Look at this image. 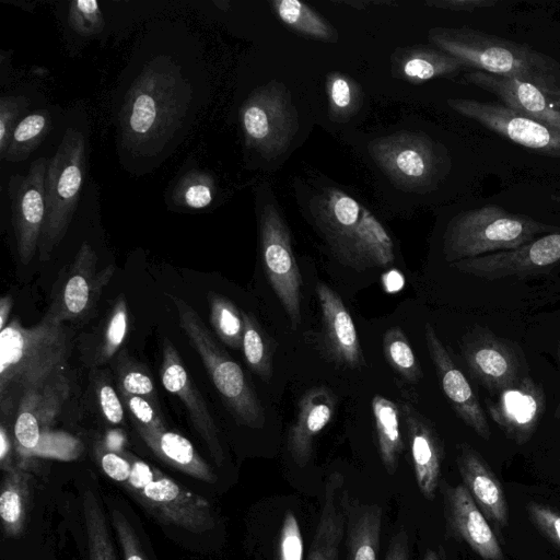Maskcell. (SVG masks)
Segmentation results:
<instances>
[{
  "instance_id": "56",
  "label": "cell",
  "mask_w": 560,
  "mask_h": 560,
  "mask_svg": "<svg viewBox=\"0 0 560 560\" xmlns=\"http://www.w3.org/2000/svg\"><path fill=\"white\" fill-rule=\"evenodd\" d=\"M551 198H552V200H555L557 202H560V195L559 196H552Z\"/></svg>"
},
{
  "instance_id": "27",
  "label": "cell",
  "mask_w": 560,
  "mask_h": 560,
  "mask_svg": "<svg viewBox=\"0 0 560 560\" xmlns=\"http://www.w3.org/2000/svg\"><path fill=\"white\" fill-rule=\"evenodd\" d=\"M346 513L348 560H377L382 520V508L376 503H360L342 492Z\"/></svg>"
},
{
  "instance_id": "16",
  "label": "cell",
  "mask_w": 560,
  "mask_h": 560,
  "mask_svg": "<svg viewBox=\"0 0 560 560\" xmlns=\"http://www.w3.org/2000/svg\"><path fill=\"white\" fill-rule=\"evenodd\" d=\"M370 153L384 172L404 186L428 184L439 170L434 143L424 135L401 132L375 139Z\"/></svg>"
},
{
  "instance_id": "9",
  "label": "cell",
  "mask_w": 560,
  "mask_h": 560,
  "mask_svg": "<svg viewBox=\"0 0 560 560\" xmlns=\"http://www.w3.org/2000/svg\"><path fill=\"white\" fill-rule=\"evenodd\" d=\"M259 245L268 281L291 327L296 329L302 320L303 280L294 257L290 231L273 203L265 205L260 211Z\"/></svg>"
},
{
  "instance_id": "37",
  "label": "cell",
  "mask_w": 560,
  "mask_h": 560,
  "mask_svg": "<svg viewBox=\"0 0 560 560\" xmlns=\"http://www.w3.org/2000/svg\"><path fill=\"white\" fill-rule=\"evenodd\" d=\"M383 350L389 365L408 383H418L422 372L400 327L388 328L383 337Z\"/></svg>"
},
{
  "instance_id": "48",
  "label": "cell",
  "mask_w": 560,
  "mask_h": 560,
  "mask_svg": "<svg viewBox=\"0 0 560 560\" xmlns=\"http://www.w3.org/2000/svg\"><path fill=\"white\" fill-rule=\"evenodd\" d=\"M110 514L125 560H145L136 533L125 515L114 508H112Z\"/></svg>"
},
{
  "instance_id": "18",
  "label": "cell",
  "mask_w": 560,
  "mask_h": 560,
  "mask_svg": "<svg viewBox=\"0 0 560 560\" xmlns=\"http://www.w3.org/2000/svg\"><path fill=\"white\" fill-rule=\"evenodd\" d=\"M160 376L164 388L184 404L192 427L206 443L215 464L221 466L224 452L215 422L176 347L168 338L163 340Z\"/></svg>"
},
{
  "instance_id": "42",
  "label": "cell",
  "mask_w": 560,
  "mask_h": 560,
  "mask_svg": "<svg viewBox=\"0 0 560 560\" xmlns=\"http://www.w3.org/2000/svg\"><path fill=\"white\" fill-rule=\"evenodd\" d=\"M214 196V182L212 177L202 172H190L177 184L174 190V199L177 203L191 209L208 207Z\"/></svg>"
},
{
  "instance_id": "28",
  "label": "cell",
  "mask_w": 560,
  "mask_h": 560,
  "mask_svg": "<svg viewBox=\"0 0 560 560\" xmlns=\"http://www.w3.org/2000/svg\"><path fill=\"white\" fill-rule=\"evenodd\" d=\"M138 432L152 452L168 465L205 482H215L211 467L185 436L167 429Z\"/></svg>"
},
{
  "instance_id": "4",
  "label": "cell",
  "mask_w": 560,
  "mask_h": 560,
  "mask_svg": "<svg viewBox=\"0 0 560 560\" xmlns=\"http://www.w3.org/2000/svg\"><path fill=\"white\" fill-rule=\"evenodd\" d=\"M312 215L331 254L357 271L394 262V243L376 217L350 195L326 188L312 201Z\"/></svg>"
},
{
  "instance_id": "55",
  "label": "cell",
  "mask_w": 560,
  "mask_h": 560,
  "mask_svg": "<svg viewBox=\"0 0 560 560\" xmlns=\"http://www.w3.org/2000/svg\"><path fill=\"white\" fill-rule=\"evenodd\" d=\"M557 360H558L559 370H560V336H559L558 343H557ZM553 416H555V419L560 420V386H559L558 400H557Z\"/></svg>"
},
{
  "instance_id": "22",
  "label": "cell",
  "mask_w": 560,
  "mask_h": 560,
  "mask_svg": "<svg viewBox=\"0 0 560 560\" xmlns=\"http://www.w3.org/2000/svg\"><path fill=\"white\" fill-rule=\"evenodd\" d=\"M465 81L503 102L512 109L560 130V98L549 95L536 85L513 78L471 70Z\"/></svg>"
},
{
  "instance_id": "49",
  "label": "cell",
  "mask_w": 560,
  "mask_h": 560,
  "mask_svg": "<svg viewBox=\"0 0 560 560\" xmlns=\"http://www.w3.org/2000/svg\"><path fill=\"white\" fill-rule=\"evenodd\" d=\"M97 399L106 420L113 424H119L124 419V409L114 387L106 382L100 384L97 387Z\"/></svg>"
},
{
  "instance_id": "41",
  "label": "cell",
  "mask_w": 560,
  "mask_h": 560,
  "mask_svg": "<svg viewBox=\"0 0 560 560\" xmlns=\"http://www.w3.org/2000/svg\"><path fill=\"white\" fill-rule=\"evenodd\" d=\"M83 451L82 442L75 436L62 432L44 430L34 448L25 452L23 457H44L58 460H73Z\"/></svg>"
},
{
  "instance_id": "30",
  "label": "cell",
  "mask_w": 560,
  "mask_h": 560,
  "mask_svg": "<svg viewBox=\"0 0 560 560\" xmlns=\"http://www.w3.org/2000/svg\"><path fill=\"white\" fill-rule=\"evenodd\" d=\"M372 412L375 421L380 457L386 471L393 475L397 470L398 460L404 451V442L399 429V408L390 399L382 395H374Z\"/></svg>"
},
{
  "instance_id": "8",
  "label": "cell",
  "mask_w": 560,
  "mask_h": 560,
  "mask_svg": "<svg viewBox=\"0 0 560 560\" xmlns=\"http://www.w3.org/2000/svg\"><path fill=\"white\" fill-rule=\"evenodd\" d=\"M130 466L116 481L162 522L201 534L214 527L210 503L145 462L127 455Z\"/></svg>"
},
{
  "instance_id": "26",
  "label": "cell",
  "mask_w": 560,
  "mask_h": 560,
  "mask_svg": "<svg viewBox=\"0 0 560 560\" xmlns=\"http://www.w3.org/2000/svg\"><path fill=\"white\" fill-rule=\"evenodd\" d=\"M343 477L332 472L325 482L322 512L307 560H338L346 532V513L340 497Z\"/></svg>"
},
{
  "instance_id": "1",
  "label": "cell",
  "mask_w": 560,
  "mask_h": 560,
  "mask_svg": "<svg viewBox=\"0 0 560 560\" xmlns=\"http://www.w3.org/2000/svg\"><path fill=\"white\" fill-rule=\"evenodd\" d=\"M72 332L44 317L33 327L18 318L0 331V410L16 417L20 407L46 395H70Z\"/></svg>"
},
{
  "instance_id": "53",
  "label": "cell",
  "mask_w": 560,
  "mask_h": 560,
  "mask_svg": "<svg viewBox=\"0 0 560 560\" xmlns=\"http://www.w3.org/2000/svg\"><path fill=\"white\" fill-rule=\"evenodd\" d=\"M13 299L10 294L0 299V329L2 330L9 324V315L12 310Z\"/></svg>"
},
{
  "instance_id": "21",
  "label": "cell",
  "mask_w": 560,
  "mask_h": 560,
  "mask_svg": "<svg viewBox=\"0 0 560 560\" xmlns=\"http://www.w3.org/2000/svg\"><path fill=\"white\" fill-rule=\"evenodd\" d=\"M399 412L407 430L418 488L427 500H433L442 476L443 442L433 423L411 404L401 402Z\"/></svg>"
},
{
  "instance_id": "54",
  "label": "cell",
  "mask_w": 560,
  "mask_h": 560,
  "mask_svg": "<svg viewBox=\"0 0 560 560\" xmlns=\"http://www.w3.org/2000/svg\"><path fill=\"white\" fill-rule=\"evenodd\" d=\"M423 560H445V553L443 547L438 549H428Z\"/></svg>"
},
{
  "instance_id": "35",
  "label": "cell",
  "mask_w": 560,
  "mask_h": 560,
  "mask_svg": "<svg viewBox=\"0 0 560 560\" xmlns=\"http://www.w3.org/2000/svg\"><path fill=\"white\" fill-rule=\"evenodd\" d=\"M209 318L219 339L233 349H242L244 322L242 311L232 301L215 292L207 294Z\"/></svg>"
},
{
  "instance_id": "24",
  "label": "cell",
  "mask_w": 560,
  "mask_h": 560,
  "mask_svg": "<svg viewBox=\"0 0 560 560\" xmlns=\"http://www.w3.org/2000/svg\"><path fill=\"white\" fill-rule=\"evenodd\" d=\"M325 346L332 359L350 369L365 365L355 325L339 294L324 282L316 284Z\"/></svg>"
},
{
  "instance_id": "51",
  "label": "cell",
  "mask_w": 560,
  "mask_h": 560,
  "mask_svg": "<svg viewBox=\"0 0 560 560\" xmlns=\"http://www.w3.org/2000/svg\"><path fill=\"white\" fill-rule=\"evenodd\" d=\"M385 560H410L409 537L406 530H399L392 538Z\"/></svg>"
},
{
  "instance_id": "39",
  "label": "cell",
  "mask_w": 560,
  "mask_h": 560,
  "mask_svg": "<svg viewBox=\"0 0 560 560\" xmlns=\"http://www.w3.org/2000/svg\"><path fill=\"white\" fill-rule=\"evenodd\" d=\"M116 372L120 393L143 397L158 407L153 380L144 365L121 352L116 361Z\"/></svg>"
},
{
  "instance_id": "36",
  "label": "cell",
  "mask_w": 560,
  "mask_h": 560,
  "mask_svg": "<svg viewBox=\"0 0 560 560\" xmlns=\"http://www.w3.org/2000/svg\"><path fill=\"white\" fill-rule=\"evenodd\" d=\"M244 331L242 350L245 361L250 370L261 380L268 382L272 375L271 351L268 338L256 318L242 311Z\"/></svg>"
},
{
  "instance_id": "38",
  "label": "cell",
  "mask_w": 560,
  "mask_h": 560,
  "mask_svg": "<svg viewBox=\"0 0 560 560\" xmlns=\"http://www.w3.org/2000/svg\"><path fill=\"white\" fill-rule=\"evenodd\" d=\"M128 327L127 303L124 295H120L105 322L96 348L94 364H104L116 354L126 339Z\"/></svg>"
},
{
  "instance_id": "40",
  "label": "cell",
  "mask_w": 560,
  "mask_h": 560,
  "mask_svg": "<svg viewBox=\"0 0 560 560\" xmlns=\"http://www.w3.org/2000/svg\"><path fill=\"white\" fill-rule=\"evenodd\" d=\"M326 92L329 112L335 119L349 118L360 105L361 90L359 85L339 72H332L327 77Z\"/></svg>"
},
{
  "instance_id": "45",
  "label": "cell",
  "mask_w": 560,
  "mask_h": 560,
  "mask_svg": "<svg viewBox=\"0 0 560 560\" xmlns=\"http://www.w3.org/2000/svg\"><path fill=\"white\" fill-rule=\"evenodd\" d=\"M121 394L122 401L129 410L138 431H156L166 429L163 419L150 400L128 394Z\"/></svg>"
},
{
  "instance_id": "19",
  "label": "cell",
  "mask_w": 560,
  "mask_h": 560,
  "mask_svg": "<svg viewBox=\"0 0 560 560\" xmlns=\"http://www.w3.org/2000/svg\"><path fill=\"white\" fill-rule=\"evenodd\" d=\"M443 498L448 536L465 542L482 560H504L497 535L465 486L444 485Z\"/></svg>"
},
{
  "instance_id": "50",
  "label": "cell",
  "mask_w": 560,
  "mask_h": 560,
  "mask_svg": "<svg viewBox=\"0 0 560 560\" xmlns=\"http://www.w3.org/2000/svg\"><path fill=\"white\" fill-rule=\"evenodd\" d=\"M428 5L451 11L472 12L480 9L491 8L497 4L495 0H439L427 1Z\"/></svg>"
},
{
  "instance_id": "15",
  "label": "cell",
  "mask_w": 560,
  "mask_h": 560,
  "mask_svg": "<svg viewBox=\"0 0 560 560\" xmlns=\"http://www.w3.org/2000/svg\"><path fill=\"white\" fill-rule=\"evenodd\" d=\"M47 164L46 158H39L31 163L25 175L14 174L8 183L16 250L25 266L38 249L44 225Z\"/></svg>"
},
{
  "instance_id": "34",
  "label": "cell",
  "mask_w": 560,
  "mask_h": 560,
  "mask_svg": "<svg viewBox=\"0 0 560 560\" xmlns=\"http://www.w3.org/2000/svg\"><path fill=\"white\" fill-rule=\"evenodd\" d=\"M51 127L47 110H37L25 116L15 127L4 160L20 162L27 159L42 143Z\"/></svg>"
},
{
  "instance_id": "3",
  "label": "cell",
  "mask_w": 560,
  "mask_h": 560,
  "mask_svg": "<svg viewBox=\"0 0 560 560\" xmlns=\"http://www.w3.org/2000/svg\"><path fill=\"white\" fill-rule=\"evenodd\" d=\"M429 40L466 68L517 79L560 98V63L526 45L470 27H434Z\"/></svg>"
},
{
  "instance_id": "44",
  "label": "cell",
  "mask_w": 560,
  "mask_h": 560,
  "mask_svg": "<svg viewBox=\"0 0 560 560\" xmlns=\"http://www.w3.org/2000/svg\"><path fill=\"white\" fill-rule=\"evenodd\" d=\"M28 100L23 96L5 95L0 98V158L4 160L16 121L27 108Z\"/></svg>"
},
{
  "instance_id": "12",
  "label": "cell",
  "mask_w": 560,
  "mask_h": 560,
  "mask_svg": "<svg viewBox=\"0 0 560 560\" xmlns=\"http://www.w3.org/2000/svg\"><path fill=\"white\" fill-rule=\"evenodd\" d=\"M447 104L462 116L474 119L520 145L560 158V130L548 124L518 113L503 103L451 98Z\"/></svg>"
},
{
  "instance_id": "31",
  "label": "cell",
  "mask_w": 560,
  "mask_h": 560,
  "mask_svg": "<svg viewBox=\"0 0 560 560\" xmlns=\"http://www.w3.org/2000/svg\"><path fill=\"white\" fill-rule=\"evenodd\" d=\"M28 475L19 467L5 472L0 495L2 528L8 537H18L24 527L28 499Z\"/></svg>"
},
{
  "instance_id": "10",
  "label": "cell",
  "mask_w": 560,
  "mask_h": 560,
  "mask_svg": "<svg viewBox=\"0 0 560 560\" xmlns=\"http://www.w3.org/2000/svg\"><path fill=\"white\" fill-rule=\"evenodd\" d=\"M240 118L248 147L265 156L283 152L298 129V115L282 84L256 89L243 103Z\"/></svg>"
},
{
  "instance_id": "46",
  "label": "cell",
  "mask_w": 560,
  "mask_h": 560,
  "mask_svg": "<svg viewBox=\"0 0 560 560\" xmlns=\"http://www.w3.org/2000/svg\"><path fill=\"white\" fill-rule=\"evenodd\" d=\"M278 560H303V536L292 511L285 513L281 524Z\"/></svg>"
},
{
  "instance_id": "11",
  "label": "cell",
  "mask_w": 560,
  "mask_h": 560,
  "mask_svg": "<svg viewBox=\"0 0 560 560\" xmlns=\"http://www.w3.org/2000/svg\"><path fill=\"white\" fill-rule=\"evenodd\" d=\"M460 349L471 375L494 396L528 375L518 347L488 327H472Z\"/></svg>"
},
{
  "instance_id": "32",
  "label": "cell",
  "mask_w": 560,
  "mask_h": 560,
  "mask_svg": "<svg viewBox=\"0 0 560 560\" xmlns=\"http://www.w3.org/2000/svg\"><path fill=\"white\" fill-rule=\"evenodd\" d=\"M272 9L278 19L295 32L327 42L338 36L331 25L310 5L299 0H273Z\"/></svg>"
},
{
  "instance_id": "47",
  "label": "cell",
  "mask_w": 560,
  "mask_h": 560,
  "mask_svg": "<svg viewBox=\"0 0 560 560\" xmlns=\"http://www.w3.org/2000/svg\"><path fill=\"white\" fill-rule=\"evenodd\" d=\"M526 511L532 524L560 550V512L538 502H528Z\"/></svg>"
},
{
  "instance_id": "20",
  "label": "cell",
  "mask_w": 560,
  "mask_h": 560,
  "mask_svg": "<svg viewBox=\"0 0 560 560\" xmlns=\"http://www.w3.org/2000/svg\"><path fill=\"white\" fill-rule=\"evenodd\" d=\"M424 339L442 389L454 412L479 438L488 441L491 430L481 404L429 323L424 326Z\"/></svg>"
},
{
  "instance_id": "29",
  "label": "cell",
  "mask_w": 560,
  "mask_h": 560,
  "mask_svg": "<svg viewBox=\"0 0 560 560\" xmlns=\"http://www.w3.org/2000/svg\"><path fill=\"white\" fill-rule=\"evenodd\" d=\"M464 68L466 67L453 56L425 47L399 49L392 57L395 74L412 83L454 74Z\"/></svg>"
},
{
  "instance_id": "43",
  "label": "cell",
  "mask_w": 560,
  "mask_h": 560,
  "mask_svg": "<svg viewBox=\"0 0 560 560\" xmlns=\"http://www.w3.org/2000/svg\"><path fill=\"white\" fill-rule=\"evenodd\" d=\"M68 21L71 28L82 36L97 35L104 28V19L95 0H74L70 2Z\"/></svg>"
},
{
  "instance_id": "17",
  "label": "cell",
  "mask_w": 560,
  "mask_h": 560,
  "mask_svg": "<svg viewBox=\"0 0 560 560\" xmlns=\"http://www.w3.org/2000/svg\"><path fill=\"white\" fill-rule=\"evenodd\" d=\"M486 408L504 435L523 445L532 439L544 417L546 394L538 382L526 375L495 398H487Z\"/></svg>"
},
{
  "instance_id": "25",
  "label": "cell",
  "mask_w": 560,
  "mask_h": 560,
  "mask_svg": "<svg viewBox=\"0 0 560 560\" xmlns=\"http://www.w3.org/2000/svg\"><path fill=\"white\" fill-rule=\"evenodd\" d=\"M337 398L330 388L315 386L300 398L294 422L288 432V450L299 467H305L313 454L316 435L330 422Z\"/></svg>"
},
{
  "instance_id": "5",
  "label": "cell",
  "mask_w": 560,
  "mask_h": 560,
  "mask_svg": "<svg viewBox=\"0 0 560 560\" xmlns=\"http://www.w3.org/2000/svg\"><path fill=\"white\" fill-rule=\"evenodd\" d=\"M558 229L498 205H487L451 220L443 236V256L452 264L511 250Z\"/></svg>"
},
{
  "instance_id": "7",
  "label": "cell",
  "mask_w": 560,
  "mask_h": 560,
  "mask_svg": "<svg viewBox=\"0 0 560 560\" xmlns=\"http://www.w3.org/2000/svg\"><path fill=\"white\" fill-rule=\"evenodd\" d=\"M84 172L85 139L80 130L70 127L47 164L45 220L38 244L42 261L49 259L68 231L80 198Z\"/></svg>"
},
{
  "instance_id": "52",
  "label": "cell",
  "mask_w": 560,
  "mask_h": 560,
  "mask_svg": "<svg viewBox=\"0 0 560 560\" xmlns=\"http://www.w3.org/2000/svg\"><path fill=\"white\" fill-rule=\"evenodd\" d=\"M0 464L5 472L14 467L11 465V441L3 423L0 428Z\"/></svg>"
},
{
  "instance_id": "6",
  "label": "cell",
  "mask_w": 560,
  "mask_h": 560,
  "mask_svg": "<svg viewBox=\"0 0 560 560\" xmlns=\"http://www.w3.org/2000/svg\"><path fill=\"white\" fill-rule=\"evenodd\" d=\"M180 328L201 358L222 400L243 425H265L264 408L242 368L219 346L196 310L184 300L172 296Z\"/></svg>"
},
{
  "instance_id": "2",
  "label": "cell",
  "mask_w": 560,
  "mask_h": 560,
  "mask_svg": "<svg viewBox=\"0 0 560 560\" xmlns=\"http://www.w3.org/2000/svg\"><path fill=\"white\" fill-rule=\"evenodd\" d=\"M192 98L191 86L168 57L148 62L126 93L119 113L124 149L154 156L182 127Z\"/></svg>"
},
{
  "instance_id": "23",
  "label": "cell",
  "mask_w": 560,
  "mask_h": 560,
  "mask_svg": "<svg viewBox=\"0 0 560 560\" xmlns=\"http://www.w3.org/2000/svg\"><path fill=\"white\" fill-rule=\"evenodd\" d=\"M456 463L463 485L497 529L509 525V503L501 481L487 460L470 445H458Z\"/></svg>"
},
{
  "instance_id": "33",
  "label": "cell",
  "mask_w": 560,
  "mask_h": 560,
  "mask_svg": "<svg viewBox=\"0 0 560 560\" xmlns=\"http://www.w3.org/2000/svg\"><path fill=\"white\" fill-rule=\"evenodd\" d=\"M83 517L90 560H117L105 515L92 490L84 492Z\"/></svg>"
},
{
  "instance_id": "13",
  "label": "cell",
  "mask_w": 560,
  "mask_h": 560,
  "mask_svg": "<svg viewBox=\"0 0 560 560\" xmlns=\"http://www.w3.org/2000/svg\"><path fill=\"white\" fill-rule=\"evenodd\" d=\"M97 255L83 242L67 272L56 282L54 298L44 317L65 323L85 316L98 301L110 280L115 267L96 270Z\"/></svg>"
},
{
  "instance_id": "14",
  "label": "cell",
  "mask_w": 560,
  "mask_h": 560,
  "mask_svg": "<svg viewBox=\"0 0 560 560\" xmlns=\"http://www.w3.org/2000/svg\"><path fill=\"white\" fill-rule=\"evenodd\" d=\"M451 266L489 281L545 272L560 266V229L517 248L455 261Z\"/></svg>"
}]
</instances>
